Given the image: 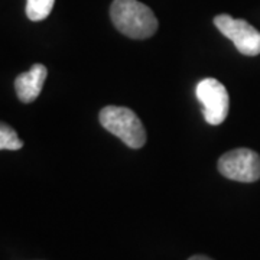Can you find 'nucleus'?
Returning <instances> with one entry per match:
<instances>
[{"label":"nucleus","instance_id":"0eeeda50","mask_svg":"<svg viewBox=\"0 0 260 260\" xmlns=\"http://www.w3.org/2000/svg\"><path fill=\"white\" fill-rule=\"evenodd\" d=\"M54 3L55 0H26V16L34 22L44 20L51 15Z\"/></svg>","mask_w":260,"mask_h":260},{"label":"nucleus","instance_id":"20e7f679","mask_svg":"<svg viewBox=\"0 0 260 260\" xmlns=\"http://www.w3.org/2000/svg\"><path fill=\"white\" fill-rule=\"evenodd\" d=\"M218 171L227 179L254 182L260 179V156L246 148L234 149L218 159Z\"/></svg>","mask_w":260,"mask_h":260},{"label":"nucleus","instance_id":"f257e3e1","mask_svg":"<svg viewBox=\"0 0 260 260\" xmlns=\"http://www.w3.org/2000/svg\"><path fill=\"white\" fill-rule=\"evenodd\" d=\"M110 16L117 30L132 39H146L158 30L155 13L138 0H114Z\"/></svg>","mask_w":260,"mask_h":260},{"label":"nucleus","instance_id":"39448f33","mask_svg":"<svg viewBox=\"0 0 260 260\" xmlns=\"http://www.w3.org/2000/svg\"><path fill=\"white\" fill-rule=\"evenodd\" d=\"M214 25L236 45L237 51L247 56L260 54V32L247 20L234 19L230 15H218L214 18Z\"/></svg>","mask_w":260,"mask_h":260},{"label":"nucleus","instance_id":"f03ea898","mask_svg":"<svg viewBox=\"0 0 260 260\" xmlns=\"http://www.w3.org/2000/svg\"><path fill=\"white\" fill-rule=\"evenodd\" d=\"M100 123L104 129L132 149H139L146 143V130L136 113L127 107L107 106L100 112Z\"/></svg>","mask_w":260,"mask_h":260},{"label":"nucleus","instance_id":"1a4fd4ad","mask_svg":"<svg viewBox=\"0 0 260 260\" xmlns=\"http://www.w3.org/2000/svg\"><path fill=\"white\" fill-rule=\"evenodd\" d=\"M189 260H213V259H210V257H207V256H201V254H198V256H192Z\"/></svg>","mask_w":260,"mask_h":260},{"label":"nucleus","instance_id":"423d86ee","mask_svg":"<svg viewBox=\"0 0 260 260\" xmlns=\"http://www.w3.org/2000/svg\"><path fill=\"white\" fill-rule=\"evenodd\" d=\"M47 77V67L42 64L32 65V68L29 71L18 75L15 80V90H16L19 100L22 103H26V104L35 102L42 91V87H44Z\"/></svg>","mask_w":260,"mask_h":260},{"label":"nucleus","instance_id":"6e6552de","mask_svg":"<svg viewBox=\"0 0 260 260\" xmlns=\"http://www.w3.org/2000/svg\"><path fill=\"white\" fill-rule=\"evenodd\" d=\"M23 148V142L19 139L13 127L0 121V150H18Z\"/></svg>","mask_w":260,"mask_h":260},{"label":"nucleus","instance_id":"7ed1b4c3","mask_svg":"<svg viewBox=\"0 0 260 260\" xmlns=\"http://www.w3.org/2000/svg\"><path fill=\"white\" fill-rule=\"evenodd\" d=\"M197 99L203 104V114L207 123L221 124L230 110V97L227 88L215 78H204L197 84Z\"/></svg>","mask_w":260,"mask_h":260}]
</instances>
